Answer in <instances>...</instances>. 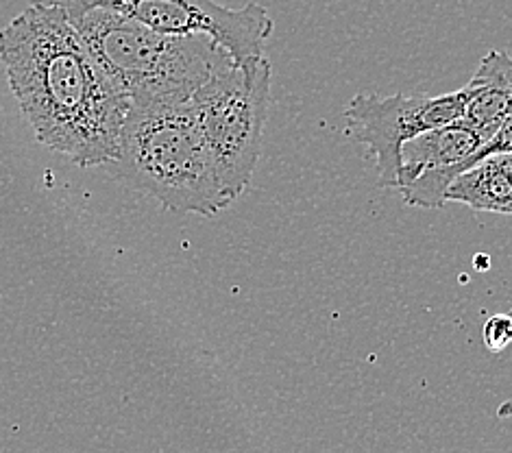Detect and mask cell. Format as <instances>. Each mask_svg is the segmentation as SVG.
Returning a JSON list of instances; mask_svg holds the SVG:
<instances>
[{
    "label": "cell",
    "instance_id": "6da1fadb",
    "mask_svg": "<svg viewBox=\"0 0 512 453\" xmlns=\"http://www.w3.org/2000/svg\"><path fill=\"white\" fill-rule=\"evenodd\" d=\"M0 61L40 144L83 168L114 162L129 99L85 48L62 7L33 0L0 29Z\"/></svg>",
    "mask_w": 512,
    "mask_h": 453
},
{
    "label": "cell",
    "instance_id": "5b68a950",
    "mask_svg": "<svg viewBox=\"0 0 512 453\" xmlns=\"http://www.w3.org/2000/svg\"><path fill=\"white\" fill-rule=\"evenodd\" d=\"M64 11L103 7L166 35H205L225 48L236 64L264 57L273 18L260 3L240 9L216 0H42Z\"/></svg>",
    "mask_w": 512,
    "mask_h": 453
},
{
    "label": "cell",
    "instance_id": "3957f363",
    "mask_svg": "<svg viewBox=\"0 0 512 453\" xmlns=\"http://www.w3.org/2000/svg\"><path fill=\"white\" fill-rule=\"evenodd\" d=\"M105 166L116 179L151 194L170 212L210 218L231 205L192 101L131 107L120 153Z\"/></svg>",
    "mask_w": 512,
    "mask_h": 453
},
{
    "label": "cell",
    "instance_id": "9c48e42d",
    "mask_svg": "<svg viewBox=\"0 0 512 453\" xmlns=\"http://www.w3.org/2000/svg\"><path fill=\"white\" fill-rule=\"evenodd\" d=\"M469 205L475 212L512 214V179L502 155H491L458 175L447 188V203Z\"/></svg>",
    "mask_w": 512,
    "mask_h": 453
},
{
    "label": "cell",
    "instance_id": "52a82bcc",
    "mask_svg": "<svg viewBox=\"0 0 512 453\" xmlns=\"http://www.w3.org/2000/svg\"><path fill=\"white\" fill-rule=\"evenodd\" d=\"M465 92L467 107L460 120L478 133L482 142H489L512 116V57L502 51L486 53Z\"/></svg>",
    "mask_w": 512,
    "mask_h": 453
},
{
    "label": "cell",
    "instance_id": "7a4b0ae2",
    "mask_svg": "<svg viewBox=\"0 0 512 453\" xmlns=\"http://www.w3.org/2000/svg\"><path fill=\"white\" fill-rule=\"evenodd\" d=\"M92 57L131 107L190 103L231 55L205 35H166L103 7L66 11Z\"/></svg>",
    "mask_w": 512,
    "mask_h": 453
},
{
    "label": "cell",
    "instance_id": "8992f818",
    "mask_svg": "<svg viewBox=\"0 0 512 453\" xmlns=\"http://www.w3.org/2000/svg\"><path fill=\"white\" fill-rule=\"evenodd\" d=\"M465 107V88L441 96L358 94L345 109V133L375 157L377 183L397 190L401 146L425 131L460 120Z\"/></svg>",
    "mask_w": 512,
    "mask_h": 453
},
{
    "label": "cell",
    "instance_id": "30bf717a",
    "mask_svg": "<svg viewBox=\"0 0 512 453\" xmlns=\"http://www.w3.org/2000/svg\"><path fill=\"white\" fill-rule=\"evenodd\" d=\"M484 345L491 353H502L512 345V314H493L482 329Z\"/></svg>",
    "mask_w": 512,
    "mask_h": 453
},
{
    "label": "cell",
    "instance_id": "277c9868",
    "mask_svg": "<svg viewBox=\"0 0 512 453\" xmlns=\"http://www.w3.org/2000/svg\"><path fill=\"white\" fill-rule=\"evenodd\" d=\"M271 77L266 57L245 64L229 61L192 96L194 114L231 203L247 190L260 162Z\"/></svg>",
    "mask_w": 512,
    "mask_h": 453
},
{
    "label": "cell",
    "instance_id": "ba28073f",
    "mask_svg": "<svg viewBox=\"0 0 512 453\" xmlns=\"http://www.w3.org/2000/svg\"><path fill=\"white\" fill-rule=\"evenodd\" d=\"M484 142L465 122L456 120L451 125L430 129L401 146L399 155V183L397 190L417 181L419 177L458 166L469 159Z\"/></svg>",
    "mask_w": 512,
    "mask_h": 453
},
{
    "label": "cell",
    "instance_id": "8fae6325",
    "mask_svg": "<svg viewBox=\"0 0 512 453\" xmlns=\"http://www.w3.org/2000/svg\"><path fill=\"white\" fill-rule=\"evenodd\" d=\"M510 314H512V305H510Z\"/></svg>",
    "mask_w": 512,
    "mask_h": 453
}]
</instances>
